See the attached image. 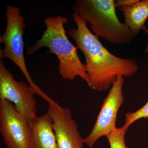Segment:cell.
Listing matches in <instances>:
<instances>
[{
	"label": "cell",
	"mask_w": 148,
	"mask_h": 148,
	"mask_svg": "<svg viewBox=\"0 0 148 148\" xmlns=\"http://www.w3.org/2000/svg\"><path fill=\"white\" fill-rule=\"evenodd\" d=\"M73 16L77 27L70 30L69 34L85 57L90 88L99 92L106 91L111 88L119 75L131 77L138 71L135 59L121 58L111 53L90 32L87 21L75 12Z\"/></svg>",
	"instance_id": "cell-1"
},
{
	"label": "cell",
	"mask_w": 148,
	"mask_h": 148,
	"mask_svg": "<svg viewBox=\"0 0 148 148\" xmlns=\"http://www.w3.org/2000/svg\"><path fill=\"white\" fill-rule=\"evenodd\" d=\"M68 22L66 17L61 16L45 18L44 23L46 29L36 44L27 48V54L31 55L42 48H48V52L56 56L59 60L58 71L64 79L72 81L79 76L88 85L86 65L80 59L77 48L66 36L64 25Z\"/></svg>",
	"instance_id": "cell-2"
},
{
	"label": "cell",
	"mask_w": 148,
	"mask_h": 148,
	"mask_svg": "<svg viewBox=\"0 0 148 148\" xmlns=\"http://www.w3.org/2000/svg\"><path fill=\"white\" fill-rule=\"evenodd\" d=\"M114 0H76L73 12L90 24L94 34L117 45H128L135 38L117 16Z\"/></svg>",
	"instance_id": "cell-3"
},
{
	"label": "cell",
	"mask_w": 148,
	"mask_h": 148,
	"mask_svg": "<svg viewBox=\"0 0 148 148\" xmlns=\"http://www.w3.org/2000/svg\"><path fill=\"white\" fill-rule=\"evenodd\" d=\"M5 16L6 27L3 34L0 36V43L4 45L3 49H1L0 59L8 58L16 64L24 74L29 84L36 94L47 101L49 97L34 82L26 66L23 41L26 23L20 12V8L13 5H8Z\"/></svg>",
	"instance_id": "cell-4"
},
{
	"label": "cell",
	"mask_w": 148,
	"mask_h": 148,
	"mask_svg": "<svg viewBox=\"0 0 148 148\" xmlns=\"http://www.w3.org/2000/svg\"><path fill=\"white\" fill-rule=\"evenodd\" d=\"M35 90L26 82L14 79L0 59V98L12 103L15 109L30 122L37 116Z\"/></svg>",
	"instance_id": "cell-5"
},
{
	"label": "cell",
	"mask_w": 148,
	"mask_h": 148,
	"mask_svg": "<svg viewBox=\"0 0 148 148\" xmlns=\"http://www.w3.org/2000/svg\"><path fill=\"white\" fill-rule=\"evenodd\" d=\"M123 77L119 75L112 86L103 105L91 132L84 143L89 148H93L96 141L103 136L107 137L116 128V122L118 113L124 101L122 89Z\"/></svg>",
	"instance_id": "cell-6"
},
{
	"label": "cell",
	"mask_w": 148,
	"mask_h": 148,
	"mask_svg": "<svg viewBox=\"0 0 148 148\" xmlns=\"http://www.w3.org/2000/svg\"><path fill=\"white\" fill-rule=\"evenodd\" d=\"M0 132L7 148H29L30 122L3 98H0Z\"/></svg>",
	"instance_id": "cell-7"
},
{
	"label": "cell",
	"mask_w": 148,
	"mask_h": 148,
	"mask_svg": "<svg viewBox=\"0 0 148 148\" xmlns=\"http://www.w3.org/2000/svg\"><path fill=\"white\" fill-rule=\"evenodd\" d=\"M48 103L47 112L52 119L58 148H83L84 139L73 118L71 110L63 108L53 100Z\"/></svg>",
	"instance_id": "cell-8"
},
{
	"label": "cell",
	"mask_w": 148,
	"mask_h": 148,
	"mask_svg": "<svg viewBox=\"0 0 148 148\" xmlns=\"http://www.w3.org/2000/svg\"><path fill=\"white\" fill-rule=\"evenodd\" d=\"M31 135L29 148H58L50 115L35 117L30 122Z\"/></svg>",
	"instance_id": "cell-9"
},
{
	"label": "cell",
	"mask_w": 148,
	"mask_h": 148,
	"mask_svg": "<svg viewBox=\"0 0 148 148\" xmlns=\"http://www.w3.org/2000/svg\"><path fill=\"white\" fill-rule=\"evenodd\" d=\"M125 18L124 24L135 36L145 26L148 18V0H139L135 4L120 8Z\"/></svg>",
	"instance_id": "cell-10"
},
{
	"label": "cell",
	"mask_w": 148,
	"mask_h": 148,
	"mask_svg": "<svg viewBox=\"0 0 148 148\" xmlns=\"http://www.w3.org/2000/svg\"><path fill=\"white\" fill-rule=\"evenodd\" d=\"M126 132L123 127H116L106 137L110 148H131L125 145V137Z\"/></svg>",
	"instance_id": "cell-11"
},
{
	"label": "cell",
	"mask_w": 148,
	"mask_h": 148,
	"mask_svg": "<svg viewBox=\"0 0 148 148\" xmlns=\"http://www.w3.org/2000/svg\"><path fill=\"white\" fill-rule=\"evenodd\" d=\"M125 122L122 126L127 132L130 126L138 120L142 118H148V101L145 105L135 112H128L125 114Z\"/></svg>",
	"instance_id": "cell-12"
},
{
	"label": "cell",
	"mask_w": 148,
	"mask_h": 148,
	"mask_svg": "<svg viewBox=\"0 0 148 148\" xmlns=\"http://www.w3.org/2000/svg\"><path fill=\"white\" fill-rule=\"evenodd\" d=\"M139 0H117L115 2L116 8H121L123 7L129 6L135 4Z\"/></svg>",
	"instance_id": "cell-13"
},
{
	"label": "cell",
	"mask_w": 148,
	"mask_h": 148,
	"mask_svg": "<svg viewBox=\"0 0 148 148\" xmlns=\"http://www.w3.org/2000/svg\"><path fill=\"white\" fill-rule=\"evenodd\" d=\"M142 30L144 31L146 34H148V29L145 27L143 28ZM145 52L148 53V44L146 45L145 49Z\"/></svg>",
	"instance_id": "cell-14"
}]
</instances>
